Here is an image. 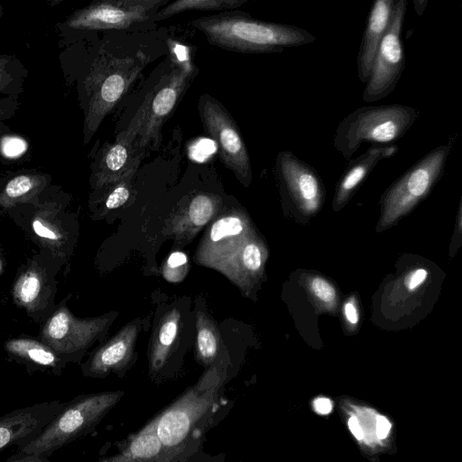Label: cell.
Listing matches in <instances>:
<instances>
[{
	"label": "cell",
	"instance_id": "obj_36",
	"mask_svg": "<svg viewBox=\"0 0 462 462\" xmlns=\"http://www.w3.org/2000/svg\"><path fill=\"white\" fill-rule=\"evenodd\" d=\"M187 256L181 252L172 253L167 260V267L165 270L180 269L187 263Z\"/></svg>",
	"mask_w": 462,
	"mask_h": 462
},
{
	"label": "cell",
	"instance_id": "obj_11",
	"mask_svg": "<svg viewBox=\"0 0 462 462\" xmlns=\"http://www.w3.org/2000/svg\"><path fill=\"white\" fill-rule=\"evenodd\" d=\"M150 93L127 127L106 147L100 162L99 181L115 184L130 173H135L144 151L139 146V134L143 126Z\"/></svg>",
	"mask_w": 462,
	"mask_h": 462
},
{
	"label": "cell",
	"instance_id": "obj_12",
	"mask_svg": "<svg viewBox=\"0 0 462 462\" xmlns=\"http://www.w3.org/2000/svg\"><path fill=\"white\" fill-rule=\"evenodd\" d=\"M168 0H106L84 10L74 23L90 29L123 30L152 19Z\"/></svg>",
	"mask_w": 462,
	"mask_h": 462
},
{
	"label": "cell",
	"instance_id": "obj_17",
	"mask_svg": "<svg viewBox=\"0 0 462 462\" xmlns=\"http://www.w3.org/2000/svg\"><path fill=\"white\" fill-rule=\"evenodd\" d=\"M398 150L399 148L395 144L372 145L357 158L349 160L347 167L336 187L334 208L337 210L344 207L379 162L394 156Z\"/></svg>",
	"mask_w": 462,
	"mask_h": 462
},
{
	"label": "cell",
	"instance_id": "obj_18",
	"mask_svg": "<svg viewBox=\"0 0 462 462\" xmlns=\"http://www.w3.org/2000/svg\"><path fill=\"white\" fill-rule=\"evenodd\" d=\"M172 456L161 442L154 419L125 441L119 452L99 462H169Z\"/></svg>",
	"mask_w": 462,
	"mask_h": 462
},
{
	"label": "cell",
	"instance_id": "obj_7",
	"mask_svg": "<svg viewBox=\"0 0 462 462\" xmlns=\"http://www.w3.org/2000/svg\"><path fill=\"white\" fill-rule=\"evenodd\" d=\"M406 0L394 3L391 21L376 51L362 99L379 101L395 89L405 67V53L401 34L407 10Z\"/></svg>",
	"mask_w": 462,
	"mask_h": 462
},
{
	"label": "cell",
	"instance_id": "obj_13",
	"mask_svg": "<svg viewBox=\"0 0 462 462\" xmlns=\"http://www.w3.org/2000/svg\"><path fill=\"white\" fill-rule=\"evenodd\" d=\"M147 63L148 57L142 51L107 60L92 106L96 126L127 92Z\"/></svg>",
	"mask_w": 462,
	"mask_h": 462
},
{
	"label": "cell",
	"instance_id": "obj_10",
	"mask_svg": "<svg viewBox=\"0 0 462 462\" xmlns=\"http://www.w3.org/2000/svg\"><path fill=\"white\" fill-rule=\"evenodd\" d=\"M109 321L105 317L78 319L66 307L46 322L41 338L62 360L88 348Z\"/></svg>",
	"mask_w": 462,
	"mask_h": 462
},
{
	"label": "cell",
	"instance_id": "obj_19",
	"mask_svg": "<svg viewBox=\"0 0 462 462\" xmlns=\"http://www.w3.org/2000/svg\"><path fill=\"white\" fill-rule=\"evenodd\" d=\"M7 352L28 363L58 371L62 359L46 344L31 338H15L5 342Z\"/></svg>",
	"mask_w": 462,
	"mask_h": 462
},
{
	"label": "cell",
	"instance_id": "obj_21",
	"mask_svg": "<svg viewBox=\"0 0 462 462\" xmlns=\"http://www.w3.org/2000/svg\"><path fill=\"white\" fill-rule=\"evenodd\" d=\"M247 0H176L161 8L153 21H161L186 11H225L235 10Z\"/></svg>",
	"mask_w": 462,
	"mask_h": 462
},
{
	"label": "cell",
	"instance_id": "obj_9",
	"mask_svg": "<svg viewBox=\"0 0 462 462\" xmlns=\"http://www.w3.org/2000/svg\"><path fill=\"white\" fill-rule=\"evenodd\" d=\"M195 69L189 60L180 62L163 83L150 92L148 109L143 126L139 134V146L157 149L162 140V127L171 116L182 97Z\"/></svg>",
	"mask_w": 462,
	"mask_h": 462
},
{
	"label": "cell",
	"instance_id": "obj_37",
	"mask_svg": "<svg viewBox=\"0 0 462 462\" xmlns=\"http://www.w3.org/2000/svg\"><path fill=\"white\" fill-rule=\"evenodd\" d=\"M314 408L319 414H328L332 410V402L326 397L315 399L313 402Z\"/></svg>",
	"mask_w": 462,
	"mask_h": 462
},
{
	"label": "cell",
	"instance_id": "obj_26",
	"mask_svg": "<svg viewBox=\"0 0 462 462\" xmlns=\"http://www.w3.org/2000/svg\"><path fill=\"white\" fill-rule=\"evenodd\" d=\"M306 288L316 304L328 311H334L337 305V293L335 287L326 279L311 276L307 279Z\"/></svg>",
	"mask_w": 462,
	"mask_h": 462
},
{
	"label": "cell",
	"instance_id": "obj_14",
	"mask_svg": "<svg viewBox=\"0 0 462 462\" xmlns=\"http://www.w3.org/2000/svg\"><path fill=\"white\" fill-rule=\"evenodd\" d=\"M58 401L35 403L0 417V451L32 440L64 407Z\"/></svg>",
	"mask_w": 462,
	"mask_h": 462
},
{
	"label": "cell",
	"instance_id": "obj_2",
	"mask_svg": "<svg viewBox=\"0 0 462 462\" xmlns=\"http://www.w3.org/2000/svg\"><path fill=\"white\" fill-rule=\"evenodd\" d=\"M418 116L415 108L401 104L358 107L338 123L333 147L346 160H351L365 143L378 146L394 145Z\"/></svg>",
	"mask_w": 462,
	"mask_h": 462
},
{
	"label": "cell",
	"instance_id": "obj_4",
	"mask_svg": "<svg viewBox=\"0 0 462 462\" xmlns=\"http://www.w3.org/2000/svg\"><path fill=\"white\" fill-rule=\"evenodd\" d=\"M222 385V377L208 371L155 419L156 433L171 456L180 454L199 426L213 411Z\"/></svg>",
	"mask_w": 462,
	"mask_h": 462
},
{
	"label": "cell",
	"instance_id": "obj_32",
	"mask_svg": "<svg viewBox=\"0 0 462 462\" xmlns=\"http://www.w3.org/2000/svg\"><path fill=\"white\" fill-rule=\"evenodd\" d=\"M428 271L424 268L416 269L407 274L404 280L405 287L409 291H415L418 289L427 279Z\"/></svg>",
	"mask_w": 462,
	"mask_h": 462
},
{
	"label": "cell",
	"instance_id": "obj_20",
	"mask_svg": "<svg viewBox=\"0 0 462 462\" xmlns=\"http://www.w3.org/2000/svg\"><path fill=\"white\" fill-rule=\"evenodd\" d=\"M180 314L178 310H172L162 319L157 329L154 342L150 353V370L157 372L165 364L170 351L177 338Z\"/></svg>",
	"mask_w": 462,
	"mask_h": 462
},
{
	"label": "cell",
	"instance_id": "obj_24",
	"mask_svg": "<svg viewBox=\"0 0 462 462\" xmlns=\"http://www.w3.org/2000/svg\"><path fill=\"white\" fill-rule=\"evenodd\" d=\"M221 199L213 194L199 193L189 201L186 217L189 224L195 227L205 226L217 211Z\"/></svg>",
	"mask_w": 462,
	"mask_h": 462
},
{
	"label": "cell",
	"instance_id": "obj_6",
	"mask_svg": "<svg viewBox=\"0 0 462 462\" xmlns=\"http://www.w3.org/2000/svg\"><path fill=\"white\" fill-rule=\"evenodd\" d=\"M199 113L205 132L216 142L220 159L245 187L253 179L252 164L243 136L231 115L215 97L203 94Z\"/></svg>",
	"mask_w": 462,
	"mask_h": 462
},
{
	"label": "cell",
	"instance_id": "obj_15",
	"mask_svg": "<svg viewBox=\"0 0 462 462\" xmlns=\"http://www.w3.org/2000/svg\"><path fill=\"white\" fill-rule=\"evenodd\" d=\"M140 327L132 322L123 328L112 339L99 347L83 367L88 376L101 377L110 372L124 370L133 357Z\"/></svg>",
	"mask_w": 462,
	"mask_h": 462
},
{
	"label": "cell",
	"instance_id": "obj_28",
	"mask_svg": "<svg viewBox=\"0 0 462 462\" xmlns=\"http://www.w3.org/2000/svg\"><path fill=\"white\" fill-rule=\"evenodd\" d=\"M135 173H130L120 181L114 184L113 189L106 200V207L108 209L117 208L123 206L130 196V183Z\"/></svg>",
	"mask_w": 462,
	"mask_h": 462
},
{
	"label": "cell",
	"instance_id": "obj_30",
	"mask_svg": "<svg viewBox=\"0 0 462 462\" xmlns=\"http://www.w3.org/2000/svg\"><path fill=\"white\" fill-rule=\"evenodd\" d=\"M27 148L25 141L16 136L5 137L2 140L3 153L9 158H15L23 154Z\"/></svg>",
	"mask_w": 462,
	"mask_h": 462
},
{
	"label": "cell",
	"instance_id": "obj_31",
	"mask_svg": "<svg viewBox=\"0 0 462 462\" xmlns=\"http://www.w3.org/2000/svg\"><path fill=\"white\" fill-rule=\"evenodd\" d=\"M344 317L351 328H356L359 322V312L355 297H351L346 300L344 307Z\"/></svg>",
	"mask_w": 462,
	"mask_h": 462
},
{
	"label": "cell",
	"instance_id": "obj_22",
	"mask_svg": "<svg viewBox=\"0 0 462 462\" xmlns=\"http://www.w3.org/2000/svg\"><path fill=\"white\" fill-rule=\"evenodd\" d=\"M265 259L266 250L263 245L256 239L244 236L230 261H234L238 271H242L246 276L257 277L263 271Z\"/></svg>",
	"mask_w": 462,
	"mask_h": 462
},
{
	"label": "cell",
	"instance_id": "obj_16",
	"mask_svg": "<svg viewBox=\"0 0 462 462\" xmlns=\"http://www.w3.org/2000/svg\"><path fill=\"white\" fill-rule=\"evenodd\" d=\"M395 0H376L373 3L358 50L357 76L366 83L378 47L389 26Z\"/></svg>",
	"mask_w": 462,
	"mask_h": 462
},
{
	"label": "cell",
	"instance_id": "obj_8",
	"mask_svg": "<svg viewBox=\"0 0 462 462\" xmlns=\"http://www.w3.org/2000/svg\"><path fill=\"white\" fill-rule=\"evenodd\" d=\"M280 189L288 200L304 215L317 213L322 206L325 189L318 171L291 151H280L274 163Z\"/></svg>",
	"mask_w": 462,
	"mask_h": 462
},
{
	"label": "cell",
	"instance_id": "obj_34",
	"mask_svg": "<svg viewBox=\"0 0 462 462\" xmlns=\"http://www.w3.org/2000/svg\"><path fill=\"white\" fill-rule=\"evenodd\" d=\"M6 462H49V456L17 452Z\"/></svg>",
	"mask_w": 462,
	"mask_h": 462
},
{
	"label": "cell",
	"instance_id": "obj_29",
	"mask_svg": "<svg viewBox=\"0 0 462 462\" xmlns=\"http://www.w3.org/2000/svg\"><path fill=\"white\" fill-rule=\"evenodd\" d=\"M32 188V182L28 176L20 175L11 180L5 187V194L9 199H18Z\"/></svg>",
	"mask_w": 462,
	"mask_h": 462
},
{
	"label": "cell",
	"instance_id": "obj_23",
	"mask_svg": "<svg viewBox=\"0 0 462 462\" xmlns=\"http://www.w3.org/2000/svg\"><path fill=\"white\" fill-rule=\"evenodd\" d=\"M219 337L214 324L204 315L197 319V354L204 365H210L217 356Z\"/></svg>",
	"mask_w": 462,
	"mask_h": 462
},
{
	"label": "cell",
	"instance_id": "obj_3",
	"mask_svg": "<svg viewBox=\"0 0 462 462\" xmlns=\"http://www.w3.org/2000/svg\"><path fill=\"white\" fill-rule=\"evenodd\" d=\"M124 392H102L75 397L18 452L50 456L53 451L91 431L120 401Z\"/></svg>",
	"mask_w": 462,
	"mask_h": 462
},
{
	"label": "cell",
	"instance_id": "obj_27",
	"mask_svg": "<svg viewBox=\"0 0 462 462\" xmlns=\"http://www.w3.org/2000/svg\"><path fill=\"white\" fill-rule=\"evenodd\" d=\"M42 286V279L36 272L24 273L15 283V300L24 307L32 306L41 294Z\"/></svg>",
	"mask_w": 462,
	"mask_h": 462
},
{
	"label": "cell",
	"instance_id": "obj_1",
	"mask_svg": "<svg viewBox=\"0 0 462 462\" xmlns=\"http://www.w3.org/2000/svg\"><path fill=\"white\" fill-rule=\"evenodd\" d=\"M190 24L200 31L210 44L242 53L282 52L286 48L312 43L317 39L303 28L261 21L233 11L199 17Z\"/></svg>",
	"mask_w": 462,
	"mask_h": 462
},
{
	"label": "cell",
	"instance_id": "obj_5",
	"mask_svg": "<svg viewBox=\"0 0 462 462\" xmlns=\"http://www.w3.org/2000/svg\"><path fill=\"white\" fill-rule=\"evenodd\" d=\"M450 151L448 144L435 147L387 189L381 201L380 229L396 222L428 196L443 175Z\"/></svg>",
	"mask_w": 462,
	"mask_h": 462
},
{
	"label": "cell",
	"instance_id": "obj_25",
	"mask_svg": "<svg viewBox=\"0 0 462 462\" xmlns=\"http://www.w3.org/2000/svg\"><path fill=\"white\" fill-rule=\"evenodd\" d=\"M246 224L241 214H229L220 217L209 229L208 246L245 235Z\"/></svg>",
	"mask_w": 462,
	"mask_h": 462
},
{
	"label": "cell",
	"instance_id": "obj_38",
	"mask_svg": "<svg viewBox=\"0 0 462 462\" xmlns=\"http://www.w3.org/2000/svg\"><path fill=\"white\" fill-rule=\"evenodd\" d=\"M347 423L348 428L352 434L354 435V437L358 440L363 439L364 432L357 418L355 415L350 416Z\"/></svg>",
	"mask_w": 462,
	"mask_h": 462
},
{
	"label": "cell",
	"instance_id": "obj_35",
	"mask_svg": "<svg viewBox=\"0 0 462 462\" xmlns=\"http://www.w3.org/2000/svg\"><path fill=\"white\" fill-rule=\"evenodd\" d=\"M391 430V423L390 421L382 415L376 416V421H375V434L378 439H384Z\"/></svg>",
	"mask_w": 462,
	"mask_h": 462
},
{
	"label": "cell",
	"instance_id": "obj_33",
	"mask_svg": "<svg viewBox=\"0 0 462 462\" xmlns=\"http://www.w3.org/2000/svg\"><path fill=\"white\" fill-rule=\"evenodd\" d=\"M32 229L37 236L42 238L51 240H58L59 238V236L51 228H49L47 226L42 224L39 219L33 220Z\"/></svg>",
	"mask_w": 462,
	"mask_h": 462
}]
</instances>
